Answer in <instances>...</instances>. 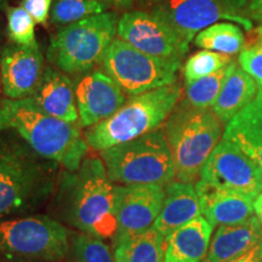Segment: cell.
<instances>
[{
	"label": "cell",
	"mask_w": 262,
	"mask_h": 262,
	"mask_svg": "<svg viewBox=\"0 0 262 262\" xmlns=\"http://www.w3.org/2000/svg\"><path fill=\"white\" fill-rule=\"evenodd\" d=\"M60 165L37 153L11 130L0 131V217L25 216L51 202Z\"/></svg>",
	"instance_id": "2"
},
{
	"label": "cell",
	"mask_w": 262,
	"mask_h": 262,
	"mask_svg": "<svg viewBox=\"0 0 262 262\" xmlns=\"http://www.w3.org/2000/svg\"><path fill=\"white\" fill-rule=\"evenodd\" d=\"M257 93L256 81L243 68L239 67L237 61H233L212 111L222 124H227L253 102Z\"/></svg>",
	"instance_id": "21"
},
{
	"label": "cell",
	"mask_w": 262,
	"mask_h": 262,
	"mask_svg": "<svg viewBox=\"0 0 262 262\" xmlns=\"http://www.w3.org/2000/svg\"><path fill=\"white\" fill-rule=\"evenodd\" d=\"M6 3H8V0H0V11L6 8Z\"/></svg>",
	"instance_id": "39"
},
{
	"label": "cell",
	"mask_w": 262,
	"mask_h": 262,
	"mask_svg": "<svg viewBox=\"0 0 262 262\" xmlns=\"http://www.w3.org/2000/svg\"><path fill=\"white\" fill-rule=\"evenodd\" d=\"M156 2H158V0H139V3H140V5L141 6H145V8H147L148 9L150 5H153L155 4Z\"/></svg>",
	"instance_id": "38"
},
{
	"label": "cell",
	"mask_w": 262,
	"mask_h": 262,
	"mask_svg": "<svg viewBox=\"0 0 262 262\" xmlns=\"http://www.w3.org/2000/svg\"><path fill=\"white\" fill-rule=\"evenodd\" d=\"M3 93V86H2V74H0V94Z\"/></svg>",
	"instance_id": "42"
},
{
	"label": "cell",
	"mask_w": 262,
	"mask_h": 262,
	"mask_svg": "<svg viewBox=\"0 0 262 262\" xmlns=\"http://www.w3.org/2000/svg\"><path fill=\"white\" fill-rule=\"evenodd\" d=\"M108 178L120 186L158 185L176 178L175 164L163 127L101 152Z\"/></svg>",
	"instance_id": "6"
},
{
	"label": "cell",
	"mask_w": 262,
	"mask_h": 262,
	"mask_svg": "<svg viewBox=\"0 0 262 262\" xmlns=\"http://www.w3.org/2000/svg\"><path fill=\"white\" fill-rule=\"evenodd\" d=\"M254 212L256 214V217L262 226V193L254 199Z\"/></svg>",
	"instance_id": "36"
},
{
	"label": "cell",
	"mask_w": 262,
	"mask_h": 262,
	"mask_svg": "<svg viewBox=\"0 0 262 262\" xmlns=\"http://www.w3.org/2000/svg\"><path fill=\"white\" fill-rule=\"evenodd\" d=\"M44 73V57L38 47L6 44L0 51L3 95L9 100L31 97Z\"/></svg>",
	"instance_id": "15"
},
{
	"label": "cell",
	"mask_w": 262,
	"mask_h": 262,
	"mask_svg": "<svg viewBox=\"0 0 262 262\" xmlns=\"http://www.w3.org/2000/svg\"><path fill=\"white\" fill-rule=\"evenodd\" d=\"M107 5L118 6V8H130L135 0H100Z\"/></svg>",
	"instance_id": "35"
},
{
	"label": "cell",
	"mask_w": 262,
	"mask_h": 262,
	"mask_svg": "<svg viewBox=\"0 0 262 262\" xmlns=\"http://www.w3.org/2000/svg\"><path fill=\"white\" fill-rule=\"evenodd\" d=\"M117 232L114 242L153 227L162 211L165 187L158 185H133L114 187Z\"/></svg>",
	"instance_id": "13"
},
{
	"label": "cell",
	"mask_w": 262,
	"mask_h": 262,
	"mask_svg": "<svg viewBox=\"0 0 262 262\" xmlns=\"http://www.w3.org/2000/svg\"><path fill=\"white\" fill-rule=\"evenodd\" d=\"M202 216L195 187L191 183L172 181L165 186L162 211L153 225L163 237Z\"/></svg>",
	"instance_id": "18"
},
{
	"label": "cell",
	"mask_w": 262,
	"mask_h": 262,
	"mask_svg": "<svg viewBox=\"0 0 262 262\" xmlns=\"http://www.w3.org/2000/svg\"><path fill=\"white\" fill-rule=\"evenodd\" d=\"M117 37L149 56L182 61L188 48L158 16L145 10L127 11L118 19Z\"/></svg>",
	"instance_id": "11"
},
{
	"label": "cell",
	"mask_w": 262,
	"mask_h": 262,
	"mask_svg": "<svg viewBox=\"0 0 262 262\" xmlns=\"http://www.w3.org/2000/svg\"><path fill=\"white\" fill-rule=\"evenodd\" d=\"M3 22H2V18H0V40L3 39Z\"/></svg>",
	"instance_id": "40"
},
{
	"label": "cell",
	"mask_w": 262,
	"mask_h": 262,
	"mask_svg": "<svg viewBox=\"0 0 262 262\" xmlns=\"http://www.w3.org/2000/svg\"><path fill=\"white\" fill-rule=\"evenodd\" d=\"M31 97L50 116L71 124L79 122L73 81L57 68H45L37 89Z\"/></svg>",
	"instance_id": "17"
},
{
	"label": "cell",
	"mask_w": 262,
	"mask_h": 262,
	"mask_svg": "<svg viewBox=\"0 0 262 262\" xmlns=\"http://www.w3.org/2000/svg\"><path fill=\"white\" fill-rule=\"evenodd\" d=\"M248 17L262 24V0H248Z\"/></svg>",
	"instance_id": "33"
},
{
	"label": "cell",
	"mask_w": 262,
	"mask_h": 262,
	"mask_svg": "<svg viewBox=\"0 0 262 262\" xmlns=\"http://www.w3.org/2000/svg\"><path fill=\"white\" fill-rule=\"evenodd\" d=\"M233 62L232 56L220 54V52L202 50L188 57L183 66V79L185 84L202 79L208 75L214 74L222 68L227 67Z\"/></svg>",
	"instance_id": "28"
},
{
	"label": "cell",
	"mask_w": 262,
	"mask_h": 262,
	"mask_svg": "<svg viewBox=\"0 0 262 262\" xmlns=\"http://www.w3.org/2000/svg\"><path fill=\"white\" fill-rule=\"evenodd\" d=\"M118 15L103 12L58 29L48 48V60L66 74H83L100 64L117 35Z\"/></svg>",
	"instance_id": "7"
},
{
	"label": "cell",
	"mask_w": 262,
	"mask_h": 262,
	"mask_svg": "<svg viewBox=\"0 0 262 262\" xmlns=\"http://www.w3.org/2000/svg\"><path fill=\"white\" fill-rule=\"evenodd\" d=\"M226 262H262V242L247 253Z\"/></svg>",
	"instance_id": "32"
},
{
	"label": "cell",
	"mask_w": 262,
	"mask_h": 262,
	"mask_svg": "<svg viewBox=\"0 0 262 262\" xmlns=\"http://www.w3.org/2000/svg\"><path fill=\"white\" fill-rule=\"evenodd\" d=\"M114 262H164L165 237L150 227L114 242Z\"/></svg>",
	"instance_id": "23"
},
{
	"label": "cell",
	"mask_w": 262,
	"mask_h": 262,
	"mask_svg": "<svg viewBox=\"0 0 262 262\" xmlns=\"http://www.w3.org/2000/svg\"><path fill=\"white\" fill-rule=\"evenodd\" d=\"M0 262H51L47 260H40V258L22 256V255L6 254L0 253Z\"/></svg>",
	"instance_id": "34"
},
{
	"label": "cell",
	"mask_w": 262,
	"mask_h": 262,
	"mask_svg": "<svg viewBox=\"0 0 262 262\" xmlns=\"http://www.w3.org/2000/svg\"><path fill=\"white\" fill-rule=\"evenodd\" d=\"M195 191L199 198L202 215L215 226L238 225L253 216V196L198 180Z\"/></svg>",
	"instance_id": "16"
},
{
	"label": "cell",
	"mask_w": 262,
	"mask_h": 262,
	"mask_svg": "<svg viewBox=\"0 0 262 262\" xmlns=\"http://www.w3.org/2000/svg\"><path fill=\"white\" fill-rule=\"evenodd\" d=\"M250 104L257 111L258 113L262 114V89L258 90L256 97H255V100Z\"/></svg>",
	"instance_id": "37"
},
{
	"label": "cell",
	"mask_w": 262,
	"mask_h": 262,
	"mask_svg": "<svg viewBox=\"0 0 262 262\" xmlns=\"http://www.w3.org/2000/svg\"><path fill=\"white\" fill-rule=\"evenodd\" d=\"M51 5L52 0H24L21 4L38 25H47L52 9Z\"/></svg>",
	"instance_id": "31"
},
{
	"label": "cell",
	"mask_w": 262,
	"mask_h": 262,
	"mask_svg": "<svg viewBox=\"0 0 262 262\" xmlns=\"http://www.w3.org/2000/svg\"><path fill=\"white\" fill-rule=\"evenodd\" d=\"M238 63L262 89V41L239 52Z\"/></svg>",
	"instance_id": "30"
},
{
	"label": "cell",
	"mask_w": 262,
	"mask_h": 262,
	"mask_svg": "<svg viewBox=\"0 0 262 262\" xmlns=\"http://www.w3.org/2000/svg\"><path fill=\"white\" fill-rule=\"evenodd\" d=\"M8 35L14 44L22 47H38L35 39L34 19L22 6H11L6 9Z\"/></svg>",
	"instance_id": "29"
},
{
	"label": "cell",
	"mask_w": 262,
	"mask_h": 262,
	"mask_svg": "<svg viewBox=\"0 0 262 262\" xmlns=\"http://www.w3.org/2000/svg\"><path fill=\"white\" fill-rule=\"evenodd\" d=\"M258 35H260V39L262 40V25L260 26V27H258Z\"/></svg>",
	"instance_id": "41"
},
{
	"label": "cell",
	"mask_w": 262,
	"mask_h": 262,
	"mask_svg": "<svg viewBox=\"0 0 262 262\" xmlns=\"http://www.w3.org/2000/svg\"><path fill=\"white\" fill-rule=\"evenodd\" d=\"M199 180L253 198L262 193V178L255 164L234 143L224 139L212 150Z\"/></svg>",
	"instance_id": "12"
},
{
	"label": "cell",
	"mask_w": 262,
	"mask_h": 262,
	"mask_svg": "<svg viewBox=\"0 0 262 262\" xmlns=\"http://www.w3.org/2000/svg\"><path fill=\"white\" fill-rule=\"evenodd\" d=\"M222 139L234 143L255 164L262 178V114L249 104L227 123Z\"/></svg>",
	"instance_id": "22"
},
{
	"label": "cell",
	"mask_w": 262,
	"mask_h": 262,
	"mask_svg": "<svg viewBox=\"0 0 262 262\" xmlns=\"http://www.w3.org/2000/svg\"><path fill=\"white\" fill-rule=\"evenodd\" d=\"M100 66L124 93L136 96L178 83L181 61L149 56L116 38L104 52Z\"/></svg>",
	"instance_id": "8"
},
{
	"label": "cell",
	"mask_w": 262,
	"mask_h": 262,
	"mask_svg": "<svg viewBox=\"0 0 262 262\" xmlns=\"http://www.w3.org/2000/svg\"><path fill=\"white\" fill-rule=\"evenodd\" d=\"M179 83L131 96L113 116L85 131L91 148L102 152L152 133L164 125L181 100Z\"/></svg>",
	"instance_id": "5"
},
{
	"label": "cell",
	"mask_w": 262,
	"mask_h": 262,
	"mask_svg": "<svg viewBox=\"0 0 262 262\" xmlns=\"http://www.w3.org/2000/svg\"><path fill=\"white\" fill-rule=\"evenodd\" d=\"M68 249V229L51 216L0 217V253L58 262Z\"/></svg>",
	"instance_id": "9"
},
{
	"label": "cell",
	"mask_w": 262,
	"mask_h": 262,
	"mask_svg": "<svg viewBox=\"0 0 262 262\" xmlns=\"http://www.w3.org/2000/svg\"><path fill=\"white\" fill-rule=\"evenodd\" d=\"M107 4L100 0H56L51 9L52 24L67 26L94 15L106 12Z\"/></svg>",
	"instance_id": "27"
},
{
	"label": "cell",
	"mask_w": 262,
	"mask_h": 262,
	"mask_svg": "<svg viewBox=\"0 0 262 262\" xmlns=\"http://www.w3.org/2000/svg\"><path fill=\"white\" fill-rule=\"evenodd\" d=\"M113 182L101 157H86L74 171L64 170L51 199L57 221L102 239L117 232Z\"/></svg>",
	"instance_id": "1"
},
{
	"label": "cell",
	"mask_w": 262,
	"mask_h": 262,
	"mask_svg": "<svg viewBox=\"0 0 262 262\" xmlns=\"http://www.w3.org/2000/svg\"><path fill=\"white\" fill-rule=\"evenodd\" d=\"M163 130L175 164V179L191 185L196 183L224 135L221 120L212 108H195L186 100H180Z\"/></svg>",
	"instance_id": "4"
},
{
	"label": "cell",
	"mask_w": 262,
	"mask_h": 262,
	"mask_svg": "<svg viewBox=\"0 0 262 262\" xmlns=\"http://www.w3.org/2000/svg\"><path fill=\"white\" fill-rule=\"evenodd\" d=\"M231 64L214 74L193 81V83L185 84V100L195 108L208 110V108L214 107L220 95L222 85L231 70Z\"/></svg>",
	"instance_id": "26"
},
{
	"label": "cell",
	"mask_w": 262,
	"mask_h": 262,
	"mask_svg": "<svg viewBox=\"0 0 262 262\" xmlns=\"http://www.w3.org/2000/svg\"><path fill=\"white\" fill-rule=\"evenodd\" d=\"M80 127L96 125L106 120L125 103V93L102 70L90 71L75 84Z\"/></svg>",
	"instance_id": "14"
},
{
	"label": "cell",
	"mask_w": 262,
	"mask_h": 262,
	"mask_svg": "<svg viewBox=\"0 0 262 262\" xmlns=\"http://www.w3.org/2000/svg\"><path fill=\"white\" fill-rule=\"evenodd\" d=\"M248 0H158L147 11L163 19L183 44L189 47L195 35L220 19L235 22L250 31Z\"/></svg>",
	"instance_id": "10"
},
{
	"label": "cell",
	"mask_w": 262,
	"mask_h": 262,
	"mask_svg": "<svg viewBox=\"0 0 262 262\" xmlns=\"http://www.w3.org/2000/svg\"><path fill=\"white\" fill-rule=\"evenodd\" d=\"M11 130L42 158L74 171L89 152L80 126L41 110L32 97L0 100V131Z\"/></svg>",
	"instance_id": "3"
},
{
	"label": "cell",
	"mask_w": 262,
	"mask_h": 262,
	"mask_svg": "<svg viewBox=\"0 0 262 262\" xmlns=\"http://www.w3.org/2000/svg\"><path fill=\"white\" fill-rule=\"evenodd\" d=\"M244 33L232 22H217L195 35L194 45L203 50H210L233 56L243 50Z\"/></svg>",
	"instance_id": "24"
},
{
	"label": "cell",
	"mask_w": 262,
	"mask_h": 262,
	"mask_svg": "<svg viewBox=\"0 0 262 262\" xmlns=\"http://www.w3.org/2000/svg\"><path fill=\"white\" fill-rule=\"evenodd\" d=\"M68 262H114L111 247L102 238L78 232L70 233Z\"/></svg>",
	"instance_id": "25"
},
{
	"label": "cell",
	"mask_w": 262,
	"mask_h": 262,
	"mask_svg": "<svg viewBox=\"0 0 262 262\" xmlns=\"http://www.w3.org/2000/svg\"><path fill=\"white\" fill-rule=\"evenodd\" d=\"M212 226L199 216L165 237L164 262H203L208 254Z\"/></svg>",
	"instance_id": "19"
},
{
	"label": "cell",
	"mask_w": 262,
	"mask_h": 262,
	"mask_svg": "<svg viewBox=\"0 0 262 262\" xmlns=\"http://www.w3.org/2000/svg\"><path fill=\"white\" fill-rule=\"evenodd\" d=\"M262 242V226L256 216L238 225L219 226L203 262H226Z\"/></svg>",
	"instance_id": "20"
}]
</instances>
